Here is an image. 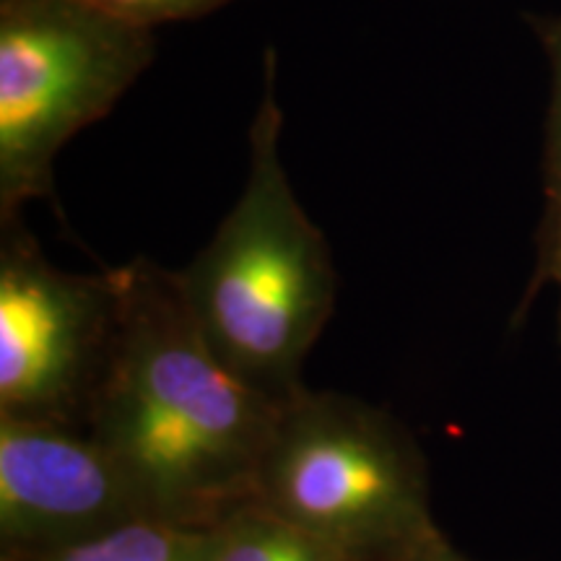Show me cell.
Masks as SVG:
<instances>
[{"mask_svg": "<svg viewBox=\"0 0 561 561\" xmlns=\"http://www.w3.org/2000/svg\"><path fill=\"white\" fill-rule=\"evenodd\" d=\"M115 328V271H62L21 216L0 221V416L83 426Z\"/></svg>", "mask_w": 561, "mask_h": 561, "instance_id": "5b68a950", "label": "cell"}, {"mask_svg": "<svg viewBox=\"0 0 561 561\" xmlns=\"http://www.w3.org/2000/svg\"><path fill=\"white\" fill-rule=\"evenodd\" d=\"M416 561H476V559L460 553L450 541H447V536H442L439 541H434Z\"/></svg>", "mask_w": 561, "mask_h": 561, "instance_id": "7c38bea8", "label": "cell"}, {"mask_svg": "<svg viewBox=\"0 0 561 561\" xmlns=\"http://www.w3.org/2000/svg\"><path fill=\"white\" fill-rule=\"evenodd\" d=\"M546 284H553L559 289V314H557V339L561 346V195L553 201H546V214L538 229V257L536 271H533V280L525 294V301L520 307V314L525 312V305L543 289Z\"/></svg>", "mask_w": 561, "mask_h": 561, "instance_id": "8fae6325", "label": "cell"}, {"mask_svg": "<svg viewBox=\"0 0 561 561\" xmlns=\"http://www.w3.org/2000/svg\"><path fill=\"white\" fill-rule=\"evenodd\" d=\"M551 62V104L546 117V201L561 195V16H528Z\"/></svg>", "mask_w": 561, "mask_h": 561, "instance_id": "9c48e42d", "label": "cell"}, {"mask_svg": "<svg viewBox=\"0 0 561 561\" xmlns=\"http://www.w3.org/2000/svg\"><path fill=\"white\" fill-rule=\"evenodd\" d=\"M153 58V30L79 0H0V221L55 198L58 151Z\"/></svg>", "mask_w": 561, "mask_h": 561, "instance_id": "277c9868", "label": "cell"}, {"mask_svg": "<svg viewBox=\"0 0 561 561\" xmlns=\"http://www.w3.org/2000/svg\"><path fill=\"white\" fill-rule=\"evenodd\" d=\"M208 561H351L257 502L210 528Z\"/></svg>", "mask_w": 561, "mask_h": 561, "instance_id": "ba28073f", "label": "cell"}, {"mask_svg": "<svg viewBox=\"0 0 561 561\" xmlns=\"http://www.w3.org/2000/svg\"><path fill=\"white\" fill-rule=\"evenodd\" d=\"M112 271L115 341L83 430L128 468L159 520L214 528L252 502L280 405L216 359L178 271L149 257Z\"/></svg>", "mask_w": 561, "mask_h": 561, "instance_id": "6da1fadb", "label": "cell"}, {"mask_svg": "<svg viewBox=\"0 0 561 561\" xmlns=\"http://www.w3.org/2000/svg\"><path fill=\"white\" fill-rule=\"evenodd\" d=\"M252 502L351 561H416L445 536L413 434L346 392L301 388L280 403Z\"/></svg>", "mask_w": 561, "mask_h": 561, "instance_id": "3957f363", "label": "cell"}, {"mask_svg": "<svg viewBox=\"0 0 561 561\" xmlns=\"http://www.w3.org/2000/svg\"><path fill=\"white\" fill-rule=\"evenodd\" d=\"M149 517L128 468L83 426L0 416V559Z\"/></svg>", "mask_w": 561, "mask_h": 561, "instance_id": "8992f818", "label": "cell"}, {"mask_svg": "<svg viewBox=\"0 0 561 561\" xmlns=\"http://www.w3.org/2000/svg\"><path fill=\"white\" fill-rule=\"evenodd\" d=\"M83 5L107 13L112 19L153 30L172 21H193L234 3V0H79Z\"/></svg>", "mask_w": 561, "mask_h": 561, "instance_id": "30bf717a", "label": "cell"}, {"mask_svg": "<svg viewBox=\"0 0 561 561\" xmlns=\"http://www.w3.org/2000/svg\"><path fill=\"white\" fill-rule=\"evenodd\" d=\"M208 549L210 528L149 517L58 549L0 561H208Z\"/></svg>", "mask_w": 561, "mask_h": 561, "instance_id": "52a82bcc", "label": "cell"}, {"mask_svg": "<svg viewBox=\"0 0 561 561\" xmlns=\"http://www.w3.org/2000/svg\"><path fill=\"white\" fill-rule=\"evenodd\" d=\"M276 81L278 55L265 47L244 191L178 280L216 359L280 405L307 388L301 367L335 310L339 276L331 244L301 208L280 161Z\"/></svg>", "mask_w": 561, "mask_h": 561, "instance_id": "7a4b0ae2", "label": "cell"}]
</instances>
